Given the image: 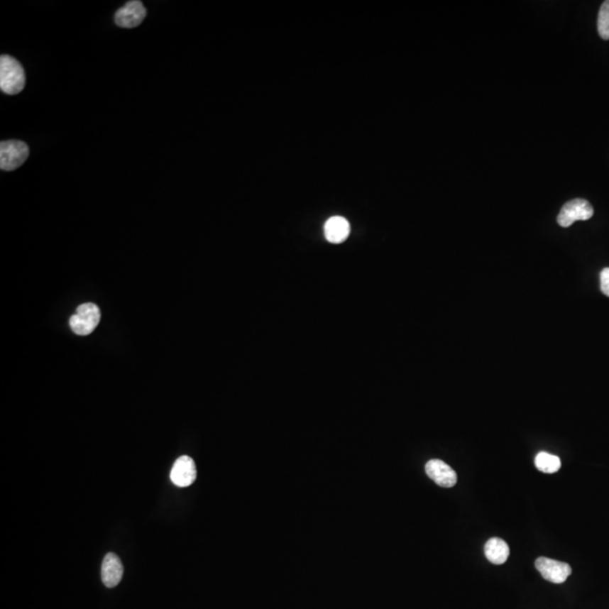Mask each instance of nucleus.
<instances>
[{
	"label": "nucleus",
	"mask_w": 609,
	"mask_h": 609,
	"mask_svg": "<svg viewBox=\"0 0 609 609\" xmlns=\"http://www.w3.org/2000/svg\"><path fill=\"white\" fill-rule=\"evenodd\" d=\"M25 87V72L16 59L9 55L0 58V89L7 95H16Z\"/></svg>",
	"instance_id": "1"
},
{
	"label": "nucleus",
	"mask_w": 609,
	"mask_h": 609,
	"mask_svg": "<svg viewBox=\"0 0 609 609\" xmlns=\"http://www.w3.org/2000/svg\"><path fill=\"white\" fill-rule=\"evenodd\" d=\"M101 312L97 304L87 302L80 304L76 313L70 317L69 324L77 335H88L99 325Z\"/></svg>",
	"instance_id": "2"
},
{
	"label": "nucleus",
	"mask_w": 609,
	"mask_h": 609,
	"mask_svg": "<svg viewBox=\"0 0 609 609\" xmlns=\"http://www.w3.org/2000/svg\"><path fill=\"white\" fill-rule=\"evenodd\" d=\"M30 149L28 145L20 141H1L0 143V168L3 170H14L28 160Z\"/></svg>",
	"instance_id": "3"
},
{
	"label": "nucleus",
	"mask_w": 609,
	"mask_h": 609,
	"mask_svg": "<svg viewBox=\"0 0 609 609\" xmlns=\"http://www.w3.org/2000/svg\"><path fill=\"white\" fill-rule=\"evenodd\" d=\"M593 216V206L587 200L574 199L562 207L560 214L557 216V224L561 227H570L578 220H589Z\"/></svg>",
	"instance_id": "4"
},
{
	"label": "nucleus",
	"mask_w": 609,
	"mask_h": 609,
	"mask_svg": "<svg viewBox=\"0 0 609 609\" xmlns=\"http://www.w3.org/2000/svg\"><path fill=\"white\" fill-rule=\"evenodd\" d=\"M535 566L544 579L556 585L566 582L572 572L568 563L552 560L549 557H538L535 561Z\"/></svg>",
	"instance_id": "5"
},
{
	"label": "nucleus",
	"mask_w": 609,
	"mask_h": 609,
	"mask_svg": "<svg viewBox=\"0 0 609 609\" xmlns=\"http://www.w3.org/2000/svg\"><path fill=\"white\" fill-rule=\"evenodd\" d=\"M147 11L141 1H129L124 7L119 9L114 16L116 24L120 28H137L145 20Z\"/></svg>",
	"instance_id": "6"
},
{
	"label": "nucleus",
	"mask_w": 609,
	"mask_h": 609,
	"mask_svg": "<svg viewBox=\"0 0 609 609\" xmlns=\"http://www.w3.org/2000/svg\"><path fill=\"white\" fill-rule=\"evenodd\" d=\"M197 478V467L194 461L189 456H181L176 459L172 471L170 481L179 488H187L194 483Z\"/></svg>",
	"instance_id": "7"
},
{
	"label": "nucleus",
	"mask_w": 609,
	"mask_h": 609,
	"mask_svg": "<svg viewBox=\"0 0 609 609\" xmlns=\"http://www.w3.org/2000/svg\"><path fill=\"white\" fill-rule=\"evenodd\" d=\"M426 473L431 480L441 488H453L457 483L455 471L440 459L429 461L426 464Z\"/></svg>",
	"instance_id": "8"
},
{
	"label": "nucleus",
	"mask_w": 609,
	"mask_h": 609,
	"mask_svg": "<svg viewBox=\"0 0 609 609\" xmlns=\"http://www.w3.org/2000/svg\"><path fill=\"white\" fill-rule=\"evenodd\" d=\"M101 574L102 581L107 588H114L120 583L124 576V566L116 553L105 555Z\"/></svg>",
	"instance_id": "9"
},
{
	"label": "nucleus",
	"mask_w": 609,
	"mask_h": 609,
	"mask_svg": "<svg viewBox=\"0 0 609 609\" xmlns=\"http://www.w3.org/2000/svg\"><path fill=\"white\" fill-rule=\"evenodd\" d=\"M324 231L325 237L329 242L339 244L344 242L350 235V224L346 218L335 216L327 220Z\"/></svg>",
	"instance_id": "10"
},
{
	"label": "nucleus",
	"mask_w": 609,
	"mask_h": 609,
	"mask_svg": "<svg viewBox=\"0 0 609 609\" xmlns=\"http://www.w3.org/2000/svg\"><path fill=\"white\" fill-rule=\"evenodd\" d=\"M484 553H485L486 559L493 564L501 566L503 563L507 562L508 557L510 554V549L501 538H490L486 542L484 547Z\"/></svg>",
	"instance_id": "11"
},
{
	"label": "nucleus",
	"mask_w": 609,
	"mask_h": 609,
	"mask_svg": "<svg viewBox=\"0 0 609 609\" xmlns=\"http://www.w3.org/2000/svg\"><path fill=\"white\" fill-rule=\"evenodd\" d=\"M535 465L538 471L552 474L561 468V459L557 456L542 451L536 456Z\"/></svg>",
	"instance_id": "12"
},
{
	"label": "nucleus",
	"mask_w": 609,
	"mask_h": 609,
	"mask_svg": "<svg viewBox=\"0 0 609 609\" xmlns=\"http://www.w3.org/2000/svg\"><path fill=\"white\" fill-rule=\"evenodd\" d=\"M597 26L601 39L609 40V0H606L601 5Z\"/></svg>",
	"instance_id": "13"
},
{
	"label": "nucleus",
	"mask_w": 609,
	"mask_h": 609,
	"mask_svg": "<svg viewBox=\"0 0 609 609\" xmlns=\"http://www.w3.org/2000/svg\"><path fill=\"white\" fill-rule=\"evenodd\" d=\"M600 290L603 294L609 297V268H605L600 272Z\"/></svg>",
	"instance_id": "14"
}]
</instances>
